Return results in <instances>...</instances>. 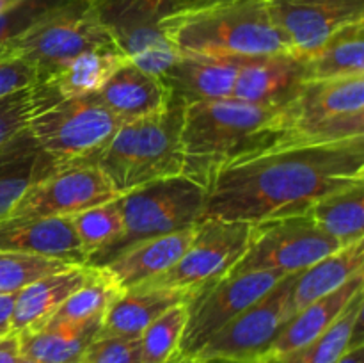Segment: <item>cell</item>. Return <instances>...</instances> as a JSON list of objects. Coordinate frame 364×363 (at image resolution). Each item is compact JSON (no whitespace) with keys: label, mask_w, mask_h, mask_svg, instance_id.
Instances as JSON below:
<instances>
[{"label":"cell","mask_w":364,"mask_h":363,"mask_svg":"<svg viewBox=\"0 0 364 363\" xmlns=\"http://www.w3.org/2000/svg\"><path fill=\"white\" fill-rule=\"evenodd\" d=\"M363 182L364 135L322 144L281 142L220 167L205 187L201 219L259 224L302 216L327 194Z\"/></svg>","instance_id":"1"},{"label":"cell","mask_w":364,"mask_h":363,"mask_svg":"<svg viewBox=\"0 0 364 363\" xmlns=\"http://www.w3.org/2000/svg\"><path fill=\"white\" fill-rule=\"evenodd\" d=\"M283 109L235 98L185 107L181 174L206 187L223 166L279 141Z\"/></svg>","instance_id":"2"},{"label":"cell","mask_w":364,"mask_h":363,"mask_svg":"<svg viewBox=\"0 0 364 363\" xmlns=\"http://www.w3.org/2000/svg\"><path fill=\"white\" fill-rule=\"evenodd\" d=\"M164 32L178 52L224 57L290 53L265 0H233L180 9L162 20Z\"/></svg>","instance_id":"3"},{"label":"cell","mask_w":364,"mask_h":363,"mask_svg":"<svg viewBox=\"0 0 364 363\" xmlns=\"http://www.w3.org/2000/svg\"><path fill=\"white\" fill-rule=\"evenodd\" d=\"M183 114V103L169 96L162 110L117 128L96 162L117 196L149 182L181 174Z\"/></svg>","instance_id":"4"},{"label":"cell","mask_w":364,"mask_h":363,"mask_svg":"<svg viewBox=\"0 0 364 363\" xmlns=\"http://www.w3.org/2000/svg\"><path fill=\"white\" fill-rule=\"evenodd\" d=\"M89 50H117L89 2H63L0 45V56L20 57L36 70L38 84L52 80Z\"/></svg>","instance_id":"5"},{"label":"cell","mask_w":364,"mask_h":363,"mask_svg":"<svg viewBox=\"0 0 364 363\" xmlns=\"http://www.w3.org/2000/svg\"><path fill=\"white\" fill-rule=\"evenodd\" d=\"M364 135V77L308 80L283 109L279 141L338 142Z\"/></svg>","instance_id":"6"},{"label":"cell","mask_w":364,"mask_h":363,"mask_svg":"<svg viewBox=\"0 0 364 363\" xmlns=\"http://www.w3.org/2000/svg\"><path fill=\"white\" fill-rule=\"evenodd\" d=\"M121 121L95 95L63 98L28 125L38 148L57 171L96 166Z\"/></svg>","instance_id":"7"},{"label":"cell","mask_w":364,"mask_h":363,"mask_svg":"<svg viewBox=\"0 0 364 363\" xmlns=\"http://www.w3.org/2000/svg\"><path fill=\"white\" fill-rule=\"evenodd\" d=\"M206 189L191 178H162L119 196L124 228L114 244L87 260L96 267L127 246L191 228L201 219Z\"/></svg>","instance_id":"8"},{"label":"cell","mask_w":364,"mask_h":363,"mask_svg":"<svg viewBox=\"0 0 364 363\" xmlns=\"http://www.w3.org/2000/svg\"><path fill=\"white\" fill-rule=\"evenodd\" d=\"M302 270L290 273L265 295L217 331L198 351L206 363H259L281 333L295 308L291 290Z\"/></svg>","instance_id":"9"},{"label":"cell","mask_w":364,"mask_h":363,"mask_svg":"<svg viewBox=\"0 0 364 363\" xmlns=\"http://www.w3.org/2000/svg\"><path fill=\"white\" fill-rule=\"evenodd\" d=\"M114 45L135 66L160 75L178 52L164 32L162 20L174 13L173 0H87Z\"/></svg>","instance_id":"10"},{"label":"cell","mask_w":364,"mask_h":363,"mask_svg":"<svg viewBox=\"0 0 364 363\" xmlns=\"http://www.w3.org/2000/svg\"><path fill=\"white\" fill-rule=\"evenodd\" d=\"M255 224L244 221L201 219L183 255L173 267L142 285L166 288H199L228 276L247 253Z\"/></svg>","instance_id":"11"},{"label":"cell","mask_w":364,"mask_h":363,"mask_svg":"<svg viewBox=\"0 0 364 363\" xmlns=\"http://www.w3.org/2000/svg\"><path fill=\"white\" fill-rule=\"evenodd\" d=\"M287 273L283 270H251L228 274L199 287L187 302V324L178 356L198 354L217 331L265 295Z\"/></svg>","instance_id":"12"},{"label":"cell","mask_w":364,"mask_h":363,"mask_svg":"<svg viewBox=\"0 0 364 363\" xmlns=\"http://www.w3.org/2000/svg\"><path fill=\"white\" fill-rule=\"evenodd\" d=\"M343 246L323 233L308 214L255 224L251 246L230 274L251 270L297 273Z\"/></svg>","instance_id":"13"},{"label":"cell","mask_w":364,"mask_h":363,"mask_svg":"<svg viewBox=\"0 0 364 363\" xmlns=\"http://www.w3.org/2000/svg\"><path fill=\"white\" fill-rule=\"evenodd\" d=\"M288 52L308 59L340 28L364 20V0H265Z\"/></svg>","instance_id":"14"},{"label":"cell","mask_w":364,"mask_h":363,"mask_svg":"<svg viewBox=\"0 0 364 363\" xmlns=\"http://www.w3.org/2000/svg\"><path fill=\"white\" fill-rule=\"evenodd\" d=\"M114 198L117 192L96 166L68 167L32 184L4 219L68 217Z\"/></svg>","instance_id":"15"},{"label":"cell","mask_w":364,"mask_h":363,"mask_svg":"<svg viewBox=\"0 0 364 363\" xmlns=\"http://www.w3.org/2000/svg\"><path fill=\"white\" fill-rule=\"evenodd\" d=\"M242 60L244 57L180 52L160 75V80L169 91L171 98L178 100L185 107L231 98Z\"/></svg>","instance_id":"16"},{"label":"cell","mask_w":364,"mask_h":363,"mask_svg":"<svg viewBox=\"0 0 364 363\" xmlns=\"http://www.w3.org/2000/svg\"><path fill=\"white\" fill-rule=\"evenodd\" d=\"M304 82H308L306 59L294 53L244 57L231 98L284 109L297 96Z\"/></svg>","instance_id":"17"},{"label":"cell","mask_w":364,"mask_h":363,"mask_svg":"<svg viewBox=\"0 0 364 363\" xmlns=\"http://www.w3.org/2000/svg\"><path fill=\"white\" fill-rule=\"evenodd\" d=\"M196 224L174 233L134 242L95 269L119 292L146 283L180 260L194 238Z\"/></svg>","instance_id":"18"},{"label":"cell","mask_w":364,"mask_h":363,"mask_svg":"<svg viewBox=\"0 0 364 363\" xmlns=\"http://www.w3.org/2000/svg\"><path fill=\"white\" fill-rule=\"evenodd\" d=\"M0 251L87 263V255L68 217L0 219Z\"/></svg>","instance_id":"19"},{"label":"cell","mask_w":364,"mask_h":363,"mask_svg":"<svg viewBox=\"0 0 364 363\" xmlns=\"http://www.w3.org/2000/svg\"><path fill=\"white\" fill-rule=\"evenodd\" d=\"M198 288H166L137 285L110 301L98 335L139 338L142 331L173 306L187 302Z\"/></svg>","instance_id":"20"},{"label":"cell","mask_w":364,"mask_h":363,"mask_svg":"<svg viewBox=\"0 0 364 363\" xmlns=\"http://www.w3.org/2000/svg\"><path fill=\"white\" fill-rule=\"evenodd\" d=\"M91 273L92 267L87 263H70L18 290L11 312V331L20 333L46 322Z\"/></svg>","instance_id":"21"},{"label":"cell","mask_w":364,"mask_h":363,"mask_svg":"<svg viewBox=\"0 0 364 363\" xmlns=\"http://www.w3.org/2000/svg\"><path fill=\"white\" fill-rule=\"evenodd\" d=\"M95 96L121 123L159 112L169 103V91L160 77L148 73L130 60H127Z\"/></svg>","instance_id":"22"},{"label":"cell","mask_w":364,"mask_h":363,"mask_svg":"<svg viewBox=\"0 0 364 363\" xmlns=\"http://www.w3.org/2000/svg\"><path fill=\"white\" fill-rule=\"evenodd\" d=\"M363 287L364 273H359L334 292L322 295L316 301L309 302L302 310L295 312L294 317L281 330V333L277 335V338L272 342V345H270L269 351H267V354L263 356L259 363L288 354V352L302 347L308 342H311L313 338L322 335L343 313L348 302L354 299L358 292L363 290Z\"/></svg>","instance_id":"23"},{"label":"cell","mask_w":364,"mask_h":363,"mask_svg":"<svg viewBox=\"0 0 364 363\" xmlns=\"http://www.w3.org/2000/svg\"><path fill=\"white\" fill-rule=\"evenodd\" d=\"M102 317L84 322H43L18 333L21 356L39 363H78L102 327Z\"/></svg>","instance_id":"24"},{"label":"cell","mask_w":364,"mask_h":363,"mask_svg":"<svg viewBox=\"0 0 364 363\" xmlns=\"http://www.w3.org/2000/svg\"><path fill=\"white\" fill-rule=\"evenodd\" d=\"M52 160L23 130L0 148V219L7 217L20 196L36 182L55 173Z\"/></svg>","instance_id":"25"},{"label":"cell","mask_w":364,"mask_h":363,"mask_svg":"<svg viewBox=\"0 0 364 363\" xmlns=\"http://www.w3.org/2000/svg\"><path fill=\"white\" fill-rule=\"evenodd\" d=\"M364 273V241L340 248L302 270L294 283L291 301L295 312L322 295L331 294L355 274Z\"/></svg>","instance_id":"26"},{"label":"cell","mask_w":364,"mask_h":363,"mask_svg":"<svg viewBox=\"0 0 364 363\" xmlns=\"http://www.w3.org/2000/svg\"><path fill=\"white\" fill-rule=\"evenodd\" d=\"M363 302L364 295L361 290L322 335L288 354L263 363H336L352 345L364 342Z\"/></svg>","instance_id":"27"},{"label":"cell","mask_w":364,"mask_h":363,"mask_svg":"<svg viewBox=\"0 0 364 363\" xmlns=\"http://www.w3.org/2000/svg\"><path fill=\"white\" fill-rule=\"evenodd\" d=\"M364 77V20L340 28L306 59V78Z\"/></svg>","instance_id":"28"},{"label":"cell","mask_w":364,"mask_h":363,"mask_svg":"<svg viewBox=\"0 0 364 363\" xmlns=\"http://www.w3.org/2000/svg\"><path fill=\"white\" fill-rule=\"evenodd\" d=\"M306 214L341 246L364 241V182L327 194Z\"/></svg>","instance_id":"29"},{"label":"cell","mask_w":364,"mask_h":363,"mask_svg":"<svg viewBox=\"0 0 364 363\" xmlns=\"http://www.w3.org/2000/svg\"><path fill=\"white\" fill-rule=\"evenodd\" d=\"M127 60L119 50H89L70 60L45 84H52L63 98L96 95Z\"/></svg>","instance_id":"30"},{"label":"cell","mask_w":364,"mask_h":363,"mask_svg":"<svg viewBox=\"0 0 364 363\" xmlns=\"http://www.w3.org/2000/svg\"><path fill=\"white\" fill-rule=\"evenodd\" d=\"M71 228L77 233L82 248H84L87 260L92 255H98L103 249L119 238L123 233L124 221L121 212L119 196L110 201L100 203V205L89 206L77 214L68 216Z\"/></svg>","instance_id":"31"},{"label":"cell","mask_w":364,"mask_h":363,"mask_svg":"<svg viewBox=\"0 0 364 363\" xmlns=\"http://www.w3.org/2000/svg\"><path fill=\"white\" fill-rule=\"evenodd\" d=\"M63 100L52 84H32L21 91L0 98V148L7 141L27 130L31 121Z\"/></svg>","instance_id":"32"},{"label":"cell","mask_w":364,"mask_h":363,"mask_svg":"<svg viewBox=\"0 0 364 363\" xmlns=\"http://www.w3.org/2000/svg\"><path fill=\"white\" fill-rule=\"evenodd\" d=\"M187 302L169 308L142 331L139 337L142 363H169L178 358L187 324Z\"/></svg>","instance_id":"33"},{"label":"cell","mask_w":364,"mask_h":363,"mask_svg":"<svg viewBox=\"0 0 364 363\" xmlns=\"http://www.w3.org/2000/svg\"><path fill=\"white\" fill-rule=\"evenodd\" d=\"M117 294H121V292L116 287H112L92 267L91 276L59 306V310L48 320H52V322H84L92 317L103 315L107 306Z\"/></svg>","instance_id":"34"},{"label":"cell","mask_w":364,"mask_h":363,"mask_svg":"<svg viewBox=\"0 0 364 363\" xmlns=\"http://www.w3.org/2000/svg\"><path fill=\"white\" fill-rule=\"evenodd\" d=\"M70 265L60 260L0 251V294H16L32 281Z\"/></svg>","instance_id":"35"},{"label":"cell","mask_w":364,"mask_h":363,"mask_svg":"<svg viewBox=\"0 0 364 363\" xmlns=\"http://www.w3.org/2000/svg\"><path fill=\"white\" fill-rule=\"evenodd\" d=\"M78 363H142L139 338L96 335Z\"/></svg>","instance_id":"36"},{"label":"cell","mask_w":364,"mask_h":363,"mask_svg":"<svg viewBox=\"0 0 364 363\" xmlns=\"http://www.w3.org/2000/svg\"><path fill=\"white\" fill-rule=\"evenodd\" d=\"M63 2L66 0H20L9 9L2 11L0 13V45L23 32L41 14Z\"/></svg>","instance_id":"37"},{"label":"cell","mask_w":364,"mask_h":363,"mask_svg":"<svg viewBox=\"0 0 364 363\" xmlns=\"http://www.w3.org/2000/svg\"><path fill=\"white\" fill-rule=\"evenodd\" d=\"M36 70L20 57L0 56V98L36 84Z\"/></svg>","instance_id":"38"},{"label":"cell","mask_w":364,"mask_h":363,"mask_svg":"<svg viewBox=\"0 0 364 363\" xmlns=\"http://www.w3.org/2000/svg\"><path fill=\"white\" fill-rule=\"evenodd\" d=\"M20 337L14 331L0 335V363H20Z\"/></svg>","instance_id":"39"},{"label":"cell","mask_w":364,"mask_h":363,"mask_svg":"<svg viewBox=\"0 0 364 363\" xmlns=\"http://www.w3.org/2000/svg\"><path fill=\"white\" fill-rule=\"evenodd\" d=\"M14 294H0V335L11 331V312H13Z\"/></svg>","instance_id":"40"},{"label":"cell","mask_w":364,"mask_h":363,"mask_svg":"<svg viewBox=\"0 0 364 363\" xmlns=\"http://www.w3.org/2000/svg\"><path fill=\"white\" fill-rule=\"evenodd\" d=\"M336 363H364V342L352 345Z\"/></svg>","instance_id":"41"},{"label":"cell","mask_w":364,"mask_h":363,"mask_svg":"<svg viewBox=\"0 0 364 363\" xmlns=\"http://www.w3.org/2000/svg\"><path fill=\"white\" fill-rule=\"evenodd\" d=\"M173 2H174V11H180V9H194V7L212 6V4L233 2V0H173Z\"/></svg>","instance_id":"42"},{"label":"cell","mask_w":364,"mask_h":363,"mask_svg":"<svg viewBox=\"0 0 364 363\" xmlns=\"http://www.w3.org/2000/svg\"><path fill=\"white\" fill-rule=\"evenodd\" d=\"M169 363H206V362L196 358V356H178V358L171 359Z\"/></svg>","instance_id":"43"},{"label":"cell","mask_w":364,"mask_h":363,"mask_svg":"<svg viewBox=\"0 0 364 363\" xmlns=\"http://www.w3.org/2000/svg\"><path fill=\"white\" fill-rule=\"evenodd\" d=\"M16 2H20V0H0V13L6 9H9V7L14 6Z\"/></svg>","instance_id":"44"},{"label":"cell","mask_w":364,"mask_h":363,"mask_svg":"<svg viewBox=\"0 0 364 363\" xmlns=\"http://www.w3.org/2000/svg\"><path fill=\"white\" fill-rule=\"evenodd\" d=\"M20 363H39V362H34V359H28V358H23V356H21Z\"/></svg>","instance_id":"45"},{"label":"cell","mask_w":364,"mask_h":363,"mask_svg":"<svg viewBox=\"0 0 364 363\" xmlns=\"http://www.w3.org/2000/svg\"><path fill=\"white\" fill-rule=\"evenodd\" d=\"M68 2H87V0H68Z\"/></svg>","instance_id":"46"}]
</instances>
